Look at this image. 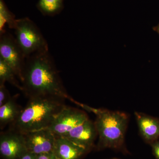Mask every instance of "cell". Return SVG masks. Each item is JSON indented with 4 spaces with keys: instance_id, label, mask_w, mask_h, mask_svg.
<instances>
[{
    "instance_id": "1",
    "label": "cell",
    "mask_w": 159,
    "mask_h": 159,
    "mask_svg": "<svg viewBox=\"0 0 159 159\" xmlns=\"http://www.w3.org/2000/svg\"><path fill=\"white\" fill-rule=\"evenodd\" d=\"M22 92L29 99L53 97L72 100L64 87L49 51L26 59L20 80Z\"/></svg>"
},
{
    "instance_id": "2",
    "label": "cell",
    "mask_w": 159,
    "mask_h": 159,
    "mask_svg": "<svg viewBox=\"0 0 159 159\" xmlns=\"http://www.w3.org/2000/svg\"><path fill=\"white\" fill-rule=\"evenodd\" d=\"M17 119L10 124L9 129L25 134L48 128L66 105L64 99L53 97L29 99Z\"/></svg>"
},
{
    "instance_id": "3",
    "label": "cell",
    "mask_w": 159,
    "mask_h": 159,
    "mask_svg": "<svg viewBox=\"0 0 159 159\" xmlns=\"http://www.w3.org/2000/svg\"><path fill=\"white\" fill-rule=\"evenodd\" d=\"M128 119L125 113L102 109L94 122L99 136L97 149H122Z\"/></svg>"
},
{
    "instance_id": "4",
    "label": "cell",
    "mask_w": 159,
    "mask_h": 159,
    "mask_svg": "<svg viewBox=\"0 0 159 159\" xmlns=\"http://www.w3.org/2000/svg\"><path fill=\"white\" fill-rule=\"evenodd\" d=\"M15 38L26 58L49 51L48 45L35 23L28 17L16 20Z\"/></svg>"
},
{
    "instance_id": "5",
    "label": "cell",
    "mask_w": 159,
    "mask_h": 159,
    "mask_svg": "<svg viewBox=\"0 0 159 159\" xmlns=\"http://www.w3.org/2000/svg\"><path fill=\"white\" fill-rule=\"evenodd\" d=\"M0 57L14 70L20 82L26 58L14 36L7 31L0 34Z\"/></svg>"
},
{
    "instance_id": "6",
    "label": "cell",
    "mask_w": 159,
    "mask_h": 159,
    "mask_svg": "<svg viewBox=\"0 0 159 159\" xmlns=\"http://www.w3.org/2000/svg\"><path fill=\"white\" fill-rule=\"evenodd\" d=\"M89 119L87 115L83 111L66 106L47 129L55 135L64 137L74 127Z\"/></svg>"
},
{
    "instance_id": "7",
    "label": "cell",
    "mask_w": 159,
    "mask_h": 159,
    "mask_svg": "<svg viewBox=\"0 0 159 159\" xmlns=\"http://www.w3.org/2000/svg\"><path fill=\"white\" fill-rule=\"evenodd\" d=\"M27 151L36 155L51 153L54 150L56 135L48 129L23 134Z\"/></svg>"
},
{
    "instance_id": "8",
    "label": "cell",
    "mask_w": 159,
    "mask_h": 159,
    "mask_svg": "<svg viewBox=\"0 0 159 159\" xmlns=\"http://www.w3.org/2000/svg\"><path fill=\"white\" fill-rule=\"evenodd\" d=\"M27 151L23 134L9 129L1 134L0 153L4 159H18Z\"/></svg>"
},
{
    "instance_id": "9",
    "label": "cell",
    "mask_w": 159,
    "mask_h": 159,
    "mask_svg": "<svg viewBox=\"0 0 159 159\" xmlns=\"http://www.w3.org/2000/svg\"><path fill=\"white\" fill-rule=\"evenodd\" d=\"M97 136L95 123L89 119L63 137L90 151L93 147Z\"/></svg>"
},
{
    "instance_id": "10",
    "label": "cell",
    "mask_w": 159,
    "mask_h": 159,
    "mask_svg": "<svg viewBox=\"0 0 159 159\" xmlns=\"http://www.w3.org/2000/svg\"><path fill=\"white\" fill-rule=\"evenodd\" d=\"M89 151L64 137L56 135L53 152L57 159H80Z\"/></svg>"
},
{
    "instance_id": "11",
    "label": "cell",
    "mask_w": 159,
    "mask_h": 159,
    "mask_svg": "<svg viewBox=\"0 0 159 159\" xmlns=\"http://www.w3.org/2000/svg\"><path fill=\"white\" fill-rule=\"evenodd\" d=\"M137 123L143 139L149 144L159 138V119L142 113L135 112Z\"/></svg>"
},
{
    "instance_id": "12",
    "label": "cell",
    "mask_w": 159,
    "mask_h": 159,
    "mask_svg": "<svg viewBox=\"0 0 159 159\" xmlns=\"http://www.w3.org/2000/svg\"><path fill=\"white\" fill-rule=\"evenodd\" d=\"M22 109L11 98L4 105L0 107V127L2 129L8 124H11L17 119Z\"/></svg>"
},
{
    "instance_id": "13",
    "label": "cell",
    "mask_w": 159,
    "mask_h": 159,
    "mask_svg": "<svg viewBox=\"0 0 159 159\" xmlns=\"http://www.w3.org/2000/svg\"><path fill=\"white\" fill-rule=\"evenodd\" d=\"M37 7L43 15L54 16L63 9V0H39Z\"/></svg>"
},
{
    "instance_id": "14",
    "label": "cell",
    "mask_w": 159,
    "mask_h": 159,
    "mask_svg": "<svg viewBox=\"0 0 159 159\" xmlns=\"http://www.w3.org/2000/svg\"><path fill=\"white\" fill-rule=\"evenodd\" d=\"M18 79L19 80L14 70L0 57V83H9L22 91L21 84Z\"/></svg>"
},
{
    "instance_id": "15",
    "label": "cell",
    "mask_w": 159,
    "mask_h": 159,
    "mask_svg": "<svg viewBox=\"0 0 159 159\" xmlns=\"http://www.w3.org/2000/svg\"><path fill=\"white\" fill-rule=\"evenodd\" d=\"M16 20L15 15L8 9L3 0H0V34L6 31L5 27L14 29Z\"/></svg>"
},
{
    "instance_id": "16",
    "label": "cell",
    "mask_w": 159,
    "mask_h": 159,
    "mask_svg": "<svg viewBox=\"0 0 159 159\" xmlns=\"http://www.w3.org/2000/svg\"><path fill=\"white\" fill-rule=\"evenodd\" d=\"M5 84L0 83V107L5 104L11 98Z\"/></svg>"
},
{
    "instance_id": "17",
    "label": "cell",
    "mask_w": 159,
    "mask_h": 159,
    "mask_svg": "<svg viewBox=\"0 0 159 159\" xmlns=\"http://www.w3.org/2000/svg\"><path fill=\"white\" fill-rule=\"evenodd\" d=\"M152 152L156 159H159V141H157L151 144Z\"/></svg>"
},
{
    "instance_id": "18",
    "label": "cell",
    "mask_w": 159,
    "mask_h": 159,
    "mask_svg": "<svg viewBox=\"0 0 159 159\" xmlns=\"http://www.w3.org/2000/svg\"><path fill=\"white\" fill-rule=\"evenodd\" d=\"M36 156V159H57L53 152L42 154Z\"/></svg>"
},
{
    "instance_id": "19",
    "label": "cell",
    "mask_w": 159,
    "mask_h": 159,
    "mask_svg": "<svg viewBox=\"0 0 159 159\" xmlns=\"http://www.w3.org/2000/svg\"><path fill=\"white\" fill-rule=\"evenodd\" d=\"M36 155L27 151L18 159H36Z\"/></svg>"
},
{
    "instance_id": "20",
    "label": "cell",
    "mask_w": 159,
    "mask_h": 159,
    "mask_svg": "<svg viewBox=\"0 0 159 159\" xmlns=\"http://www.w3.org/2000/svg\"><path fill=\"white\" fill-rule=\"evenodd\" d=\"M153 30L159 34V24L153 28Z\"/></svg>"
},
{
    "instance_id": "21",
    "label": "cell",
    "mask_w": 159,
    "mask_h": 159,
    "mask_svg": "<svg viewBox=\"0 0 159 159\" xmlns=\"http://www.w3.org/2000/svg\"><path fill=\"white\" fill-rule=\"evenodd\" d=\"M117 159V158H112V159Z\"/></svg>"
}]
</instances>
